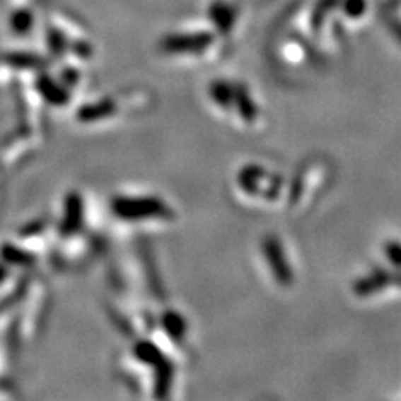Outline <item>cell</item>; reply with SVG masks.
Instances as JSON below:
<instances>
[{
    "label": "cell",
    "mask_w": 401,
    "mask_h": 401,
    "mask_svg": "<svg viewBox=\"0 0 401 401\" xmlns=\"http://www.w3.org/2000/svg\"><path fill=\"white\" fill-rule=\"evenodd\" d=\"M114 214L124 221L142 219H164L169 218L170 211L158 197H124L117 196L112 199Z\"/></svg>",
    "instance_id": "obj_1"
},
{
    "label": "cell",
    "mask_w": 401,
    "mask_h": 401,
    "mask_svg": "<svg viewBox=\"0 0 401 401\" xmlns=\"http://www.w3.org/2000/svg\"><path fill=\"white\" fill-rule=\"evenodd\" d=\"M216 42L207 30H187L170 34L163 40V50L173 55H199Z\"/></svg>",
    "instance_id": "obj_2"
},
{
    "label": "cell",
    "mask_w": 401,
    "mask_h": 401,
    "mask_svg": "<svg viewBox=\"0 0 401 401\" xmlns=\"http://www.w3.org/2000/svg\"><path fill=\"white\" fill-rule=\"evenodd\" d=\"M262 255H265L266 261L269 262L271 271H273L274 278L278 279L281 286H289L293 281L291 269H289L288 261H286L283 246L278 243V239L273 236H267L262 241Z\"/></svg>",
    "instance_id": "obj_3"
},
{
    "label": "cell",
    "mask_w": 401,
    "mask_h": 401,
    "mask_svg": "<svg viewBox=\"0 0 401 401\" xmlns=\"http://www.w3.org/2000/svg\"><path fill=\"white\" fill-rule=\"evenodd\" d=\"M207 18L219 34L229 35L238 22V8L229 0H213L207 7Z\"/></svg>",
    "instance_id": "obj_4"
},
{
    "label": "cell",
    "mask_w": 401,
    "mask_h": 401,
    "mask_svg": "<svg viewBox=\"0 0 401 401\" xmlns=\"http://www.w3.org/2000/svg\"><path fill=\"white\" fill-rule=\"evenodd\" d=\"M82 224V199L79 196L71 194L66 202V216H64L62 231L72 234L79 229Z\"/></svg>",
    "instance_id": "obj_5"
},
{
    "label": "cell",
    "mask_w": 401,
    "mask_h": 401,
    "mask_svg": "<svg viewBox=\"0 0 401 401\" xmlns=\"http://www.w3.org/2000/svg\"><path fill=\"white\" fill-rule=\"evenodd\" d=\"M114 112H116V104H114L110 99H103L99 100V103L86 105V107L79 112V117L86 122H92L112 116Z\"/></svg>",
    "instance_id": "obj_6"
},
{
    "label": "cell",
    "mask_w": 401,
    "mask_h": 401,
    "mask_svg": "<svg viewBox=\"0 0 401 401\" xmlns=\"http://www.w3.org/2000/svg\"><path fill=\"white\" fill-rule=\"evenodd\" d=\"M134 354H136V358L139 359L141 363H146V365L156 368L165 361L163 351H161L154 343H151V341H141V343H137L136 348H134Z\"/></svg>",
    "instance_id": "obj_7"
},
{
    "label": "cell",
    "mask_w": 401,
    "mask_h": 401,
    "mask_svg": "<svg viewBox=\"0 0 401 401\" xmlns=\"http://www.w3.org/2000/svg\"><path fill=\"white\" fill-rule=\"evenodd\" d=\"M234 105H236L238 112L241 114L244 121L255 122L256 114H257L256 104L251 100L250 94H248L246 87H244V86L234 87Z\"/></svg>",
    "instance_id": "obj_8"
},
{
    "label": "cell",
    "mask_w": 401,
    "mask_h": 401,
    "mask_svg": "<svg viewBox=\"0 0 401 401\" xmlns=\"http://www.w3.org/2000/svg\"><path fill=\"white\" fill-rule=\"evenodd\" d=\"M265 169H261L260 165H248L239 173V184H241L243 191H246L248 194H257L260 192V182L265 178Z\"/></svg>",
    "instance_id": "obj_9"
},
{
    "label": "cell",
    "mask_w": 401,
    "mask_h": 401,
    "mask_svg": "<svg viewBox=\"0 0 401 401\" xmlns=\"http://www.w3.org/2000/svg\"><path fill=\"white\" fill-rule=\"evenodd\" d=\"M163 328L174 341H181L186 333V322L179 313L168 311L163 315Z\"/></svg>",
    "instance_id": "obj_10"
},
{
    "label": "cell",
    "mask_w": 401,
    "mask_h": 401,
    "mask_svg": "<svg viewBox=\"0 0 401 401\" xmlns=\"http://www.w3.org/2000/svg\"><path fill=\"white\" fill-rule=\"evenodd\" d=\"M209 95L223 109H229L228 105H234V87L228 82H213L209 87Z\"/></svg>",
    "instance_id": "obj_11"
},
{
    "label": "cell",
    "mask_w": 401,
    "mask_h": 401,
    "mask_svg": "<svg viewBox=\"0 0 401 401\" xmlns=\"http://www.w3.org/2000/svg\"><path fill=\"white\" fill-rule=\"evenodd\" d=\"M39 89L42 91V94L47 98V100L54 104H62L66 103V94H64V91L61 89L59 86H55L52 81L47 79V77H42V79H39Z\"/></svg>",
    "instance_id": "obj_12"
},
{
    "label": "cell",
    "mask_w": 401,
    "mask_h": 401,
    "mask_svg": "<svg viewBox=\"0 0 401 401\" xmlns=\"http://www.w3.org/2000/svg\"><path fill=\"white\" fill-rule=\"evenodd\" d=\"M32 22H34V17H32L30 11H17L11 18L12 30H16L17 34H29Z\"/></svg>",
    "instance_id": "obj_13"
},
{
    "label": "cell",
    "mask_w": 401,
    "mask_h": 401,
    "mask_svg": "<svg viewBox=\"0 0 401 401\" xmlns=\"http://www.w3.org/2000/svg\"><path fill=\"white\" fill-rule=\"evenodd\" d=\"M47 44L55 55H62L67 49L66 37H64L61 30L54 29V27H49L47 30Z\"/></svg>",
    "instance_id": "obj_14"
}]
</instances>
